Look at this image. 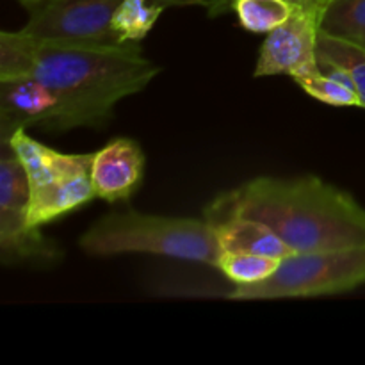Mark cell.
<instances>
[{
  "instance_id": "1",
  "label": "cell",
  "mask_w": 365,
  "mask_h": 365,
  "mask_svg": "<svg viewBox=\"0 0 365 365\" xmlns=\"http://www.w3.org/2000/svg\"><path fill=\"white\" fill-rule=\"evenodd\" d=\"M159 66L141 43H70L36 39L21 31L0 34V78L31 75L57 98L56 132L103 128L114 107L143 91Z\"/></svg>"
},
{
  "instance_id": "2",
  "label": "cell",
  "mask_w": 365,
  "mask_h": 365,
  "mask_svg": "<svg viewBox=\"0 0 365 365\" xmlns=\"http://www.w3.org/2000/svg\"><path fill=\"white\" fill-rule=\"evenodd\" d=\"M203 217H250L273 228L294 253L365 246V209L319 177H257L214 198Z\"/></svg>"
},
{
  "instance_id": "3",
  "label": "cell",
  "mask_w": 365,
  "mask_h": 365,
  "mask_svg": "<svg viewBox=\"0 0 365 365\" xmlns=\"http://www.w3.org/2000/svg\"><path fill=\"white\" fill-rule=\"evenodd\" d=\"M82 252L95 257L153 253L216 267L221 248L217 228L196 217L113 210L91 225L78 239Z\"/></svg>"
},
{
  "instance_id": "4",
  "label": "cell",
  "mask_w": 365,
  "mask_h": 365,
  "mask_svg": "<svg viewBox=\"0 0 365 365\" xmlns=\"http://www.w3.org/2000/svg\"><path fill=\"white\" fill-rule=\"evenodd\" d=\"M9 146L20 159L31 189V221L36 227L78 210L96 198L91 180L93 153H63L18 128Z\"/></svg>"
},
{
  "instance_id": "5",
  "label": "cell",
  "mask_w": 365,
  "mask_h": 365,
  "mask_svg": "<svg viewBox=\"0 0 365 365\" xmlns=\"http://www.w3.org/2000/svg\"><path fill=\"white\" fill-rule=\"evenodd\" d=\"M365 284V246L294 253L267 280L235 285L228 298L239 302L319 298L353 291Z\"/></svg>"
},
{
  "instance_id": "6",
  "label": "cell",
  "mask_w": 365,
  "mask_h": 365,
  "mask_svg": "<svg viewBox=\"0 0 365 365\" xmlns=\"http://www.w3.org/2000/svg\"><path fill=\"white\" fill-rule=\"evenodd\" d=\"M31 189L20 159L0 141V260L4 266L53 267L63 250L31 221Z\"/></svg>"
},
{
  "instance_id": "7",
  "label": "cell",
  "mask_w": 365,
  "mask_h": 365,
  "mask_svg": "<svg viewBox=\"0 0 365 365\" xmlns=\"http://www.w3.org/2000/svg\"><path fill=\"white\" fill-rule=\"evenodd\" d=\"M27 13L20 29L46 41L120 43L113 18L121 0H18Z\"/></svg>"
},
{
  "instance_id": "8",
  "label": "cell",
  "mask_w": 365,
  "mask_h": 365,
  "mask_svg": "<svg viewBox=\"0 0 365 365\" xmlns=\"http://www.w3.org/2000/svg\"><path fill=\"white\" fill-rule=\"evenodd\" d=\"M319 9L296 7L287 21L278 25L260 46L255 77L289 75L294 78L309 77L321 71L317 39H319Z\"/></svg>"
},
{
  "instance_id": "9",
  "label": "cell",
  "mask_w": 365,
  "mask_h": 365,
  "mask_svg": "<svg viewBox=\"0 0 365 365\" xmlns=\"http://www.w3.org/2000/svg\"><path fill=\"white\" fill-rule=\"evenodd\" d=\"M59 116V102L38 78H0V141H7L18 128L41 127L56 132Z\"/></svg>"
},
{
  "instance_id": "10",
  "label": "cell",
  "mask_w": 365,
  "mask_h": 365,
  "mask_svg": "<svg viewBox=\"0 0 365 365\" xmlns=\"http://www.w3.org/2000/svg\"><path fill=\"white\" fill-rule=\"evenodd\" d=\"M145 175V153L130 138H116L95 152L91 180L96 198L109 203L128 200Z\"/></svg>"
},
{
  "instance_id": "11",
  "label": "cell",
  "mask_w": 365,
  "mask_h": 365,
  "mask_svg": "<svg viewBox=\"0 0 365 365\" xmlns=\"http://www.w3.org/2000/svg\"><path fill=\"white\" fill-rule=\"evenodd\" d=\"M214 227L217 228V237L223 252H248L277 260L294 255V252L282 241L280 235L262 221L232 217Z\"/></svg>"
},
{
  "instance_id": "12",
  "label": "cell",
  "mask_w": 365,
  "mask_h": 365,
  "mask_svg": "<svg viewBox=\"0 0 365 365\" xmlns=\"http://www.w3.org/2000/svg\"><path fill=\"white\" fill-rule=\"evenodd\" d=\"M212 0H121L113 18L114 36L120 43H143L160 14L170 7L203 6Z\"/></svg>"
},
{
  "instance_id": "13",
  "label": "cell",
  "mask_w": 365,
  "mask_h": 365,
  "mask_svg": "<svg viewBox=\"0 0 365 365\" xmlns=\"http://www.w3.org/2000/svg\"><path fill=\"white\" fill-rule=\"evenodd\" d=\"M319 32L365 48V0H324Z\"/></svg>"
},
{
  "instance_id": "14",
  "label": "cell",
  "mask_w": 365,
  "mask_h": 365,
  "mask_svg": "<svg viewBox=\"0 0 365 365\" xmlns=\"http://www.w3.org/2000/svg\"><path fill=\"white\" fill-rule=\"evenodd\" d=\"M317 53L319 64L339 66L351 75L353 86L362 100V109H365V48L319 32Z\"/></svg>"
},
{
  "instance_id": "15",
  "label": "cell",
  "mask_w": 365,
  "mask_h": 365,
  "mask_svg": "<svg viewBox=\"0 0 365 365\" xmlns=\"http://www.w3.org/2000/svg\"><path fill=\"white\" fill-rule=\"evenodd\" d=\"M296 7L289 0H234L232 4V11L237 14L241 27L257 34H267L287 21Z\"/></svg>"
},
{
  "instance_id": "16",
  "label": "cell",
  "mask_w": 365,
  "mask_h": 365,
  "mask_svg": "<svg viewBox=\"0 0 365 365\" xmlns=\"http://www.w3.org/2000/svg\"><path fill=\"white\" fill-rule=\"evenodd\" d=\"M282 260L248 252H223L217 260L220 269L234 285H253L267 280Z\"/></svg>"
},
{
  "instance_id": "17",
  "label": "cell",
  "mask_w": 365,
  "mask_h": 365,
  "mask_svg": "<svg viewBox=\"0 0 365 365\" xmlns=\"http://www.w3.org/2000/svg\"><path fill=\"white\" fill-rule=\"evenodd\" d=\"M296 84H298L307 95L319 100V102L328 103V106L360 107V109H362V100H360L356 89L344 84V82L337 81V78L330 77V75H327L324 71H317V73L309 75V77L298 78Z\"/></svg>"
},
{
  "instance_id": "18",
  "label": "cell",
  "mask_w": 365,
  "mask_h": 365,
  "mask_svg": "<svg viewBox=\"0 0 365 365\" xmlns=\"http://www.w3.org/2000/svg\"><path fill=\"white\" fill-rule=\"evenodd\" d=\"M289 2L298 7H309V9H321V6H323V0H289ZM232 4H234V0H212L209 7V16L214 18L228 13V11H232Z\"/></svg>"
},
{
  "instance_id": "19",
  "label": "cell",
  "mask_w": 365,
  "mask_h": 365,
  "mask_svg": "<svg viewBox=\"0 0 365 365\" xmlns=\"http://www.w3.org/2000/svg\"><path fill=\"white\" fill-rule=\"evenodd\" d=\"M323 2H324V0H323Z\"/></svg>"
}]
</instances>
